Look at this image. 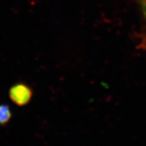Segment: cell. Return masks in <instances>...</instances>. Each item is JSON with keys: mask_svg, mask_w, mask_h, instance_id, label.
Segmentation results:
<instances>
[{"mask_svg": "<svg viewBox=\"0 0 146 146\" xmlns=\"http://www.w3.org/2000/svg\"><path fill=\"white\" fill-rule=\"evenodd\" d=\"M33 95L32 89L24 83H18L11 87L9 98L18 106H24L29 103Z\"/></svg>", "mask_w": 146, "mask_h": 146, "instance_id": "obj_1", "label": "cell"}, {"mask_svg": "<svg viewBox=\"0 0 146 146\" xmlns=\"http://www.w3.org/2000/svg\"><path fill=\"white\" fill-rule=\"evenodd\" d=\"M12 117L11 107L7 104H0V125H7Z\"/></svg>", "mask_w": 146, "mask_h": 146, "instance_id": "obj_2", "label": "cell"}, {"mask_svg": "<svg viewBox=\"0 0 146 146\" xmlns=\"http://www.w3.org/2000/svg\"><path fill=\"white\" fill-rule=\"evenodd\" d=\"M141 3L143 11H144V13H145V15L146 16V0H141Z\"/></svg>", "mask_w": 146, "mask_h": 146, "instance_id": "obj_3", "label": "cell"}]
</instances>
